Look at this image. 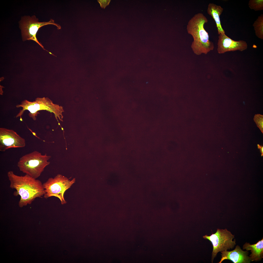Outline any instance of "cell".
<instances>
[{
  "label": "cell",
  "mask_w": 263,
  "mask_h": 263,
  "mask_svg": "<svg viewBox=\"0 0 263 263\" xmlns=\"http://www.w3.org/2000/svg\"><path fill=\"white\" fill-rule=\"evenodd\" d=\"M243 249L251 251V254L249 257L251 261L260 260L263 258V238L254 244H251L246 243L243 245Z\"/></svg>",
  "instance_id": "8fae6325"
},
{
  "label": "cell",
  "mask_w": 263,
  "mask_h": 263,
  "mask_svg": "<svg viewBox=\"0 0 263 263\" xmlns=\"http://www.w3.org/2000/svg\"><path fill=\"white\" fill-rule=\"evenodd\" d=\"M250 8L255 11H261L263 9V0H250L248 2Z\"/></svg>",
  "instance_id": "5bb4252c"
},
{
  "label": "cell",
  "mask_w": 263,
  "mask_h": 263,
  "mask_svg": "<svg viewBox=\"0 0 263 263\" xmlns=\"http://www.w3.org/2000/svg\"><path fill=\"white\" fill-rule=\"evenodd\" d=\"M16 107L22 108L16 116V118L20 117L21 121H22L21 116L26 110L29 111V116L34 121L36 119L39 111L46 110L54 113L57 121L59 119L60 121H63L62 113L64 112L63 107L54 104L47 97L37 98L33 102L25 100L21 102V104L17 105Z\"/></svg>",
  "instance_id": "3957f363"
},
{
  "label": "cell",
  "mask_w": 263,
  "mask_h": 263,
  "mask_svg": "<svg viewBox=\"0 0 263 263\" xmlns=\"http://www.w3.org/2000/svg\"><path fill=\"white\" fill-rule=\"evenodd\" d=\"M259 148H260L261 150V151L262 153V155H263V146L260 147Z\"/></svg>",
  "instance_id": "e0dca14e"
},
{
  "label": "cell",
  "mask_w": 263,
  "mask_h": 263,
  "mask_svg": "<svg viewBox=\"0 0 263 263\" xmlns=\"http://www.w3.org/2000/svg\"><path fill=\"white\" fill-rule=\"evenodd\" d=\"M51 156L46 154L42 155L34 151L25 155L19 159L17 166L20 170L31 177L37 179L40 175L45 168L50 162L48 160Z\"/></svg>",
  "instance_id": "277c9868"
},
{
  "label": "cell",
  "mask_w": 263,
  "mask_h": 263,
  "mask_svg": "<svg viewBox=\"0 0 263 263\" xmlns=\"http://www.w3.org/2000/svg\"><path fill=\"white\" fill-rule=\"evenodd\" d=\"M38 20V19L34 15L31 17L27 16L22 17L20 21V27L21 30L23 40H32L35 41L44 50L49 53V52L44 48L43 46L38 41L36 37L37 33L39 28L45 25H53L56 26L58 29H61V26L55 23L54 20L52 19L47 22H40Z\"/></svg>",
  "instance_id": "52a82bcc"
},
{
  "label": "cell",
  "mask_w": 263,
  "mask_h": 263,
  "mask_svg": "<svg viewBox=\"0 0 263 263\" xmlns=\"http://www.w3.org/2000/svg\"><path fill=\"white\" fill-rule=\"evenodd\" d=\"M254 121L262 132H263V116L258 114H255L254 118Z\"/></svg>",
  "instance_id": "9a60e30c"
},
{
  "label": "cell",
  "mask_w": 263,
  "mask_h": 263,
  "mask_svg": "<svg viewBox=\"0 0 263 263\" xmlns=\"http://www.w3.org/2000/svg\"><path fill=\"white\" fill-rule=\"evenodd\" d=\"M253 26L256 36L259 38L263 39V14H261L254 22Z\"/></svg>",
  "instance_id": "4fadbf2b"
},
{
  "label": "cell",
  "mask_w": 263,
  "mask_h": 263,
  "mask_svg": "<svg viewBox=\"0 0 263 263\" xmlns=\"http://www.w3.org/2000/svg\"><path fill=\"white\" fill-rule=\"evenodd\" d=\"M221 258L219 263H221L225 260H229L234 263H249L251 260L248 256L249 252L244 251L237 245L235 249L231 251L225 250L221 252Z\"/></svg>",
  "instance_id": "30bf717a"
},
{
  "label": "cell",
  "mask_w": 263,
  "mask_h": 263,
  "mask_svg": "<svg viewBox=\"0 0 263 263\" xmlns=\"http://www.w3.org/2000/svg\"><path fill=\"white\" fill-rule=\"evenodd\" d=\"M7 175L10 188L16 190L14 195L20 197L18 203L20 207L31 204L36 198L41 197L45 194L43 184L37 179L27 174L18 176L11 171Z\"/></svg>",
  "instance_id": "6da1fadb"
},
{
  "label": "cell",
  "mask_w": 263,
  "mask_h": 263,
  "mask_svg": "<svg viewBox=\"0 0 263 263\" xmlns=\"http://www.w3.org/2000/svg\"><path fill=\"white\" fill-rule=\"evenodd\" d=\"M218 38L217 50L219 54L231 51H242L247 48L248 45L246 41L243 40H234L225 34L219 35Z\"/></svg>",
  "instance_id": "9c48e42d"
},
{
  "label": "cell",
  "mask_w": 263,
  "mask_h": 263,
  "mask_svg": "<svg viewBox=\"0 0 263 263\" xmlns=\"http://www.w3.org/2000/svg\"><path fill=\"white\" fill-rule=\"evenodd\" d=\"M75 178L70 180L69 178L61 174H58L54 178H50L43 184L45 191L44 196L46 198L54 196L60 199L62 205L66 204L64 197L65 192L74 183Z\"/></svg>",
  "instance_id": "5b68a950"
},
{
  "label": "cell",
  "mask_w": 263,
  "mask_h": 263,
  "mask_svg": "<svg viewBox=\"0 0 263 263\" xmlns=\"http://www.w3.org/2000/svg\"><path fill=\"white\" fill-rule=\"evenodd\" d=\"M25 139L12 130L0 128V151L4 152L12 148L25 147Z\"/></svg>",
  "instance_id": "ba28073f"
},
{
  "label": "cell",
  "mask_w": 263,
  "mask_h": 263,
  "mask_svg": "<svg viewBox=\"0 0 263 263\" xmlns=\"http://www.w3.org/2000/svg\"><path fill=\"white\" fill-rule=\"evenodd\" d=\"M223 9L220 6L213 3H210L207 9L208 14L211 16L216 23L219 35L225 34L220 21V16L223 11Z\"/></svg>",
  "instance_id": "7c38bea8"
},
{
  "label": "cell",
  "mask_w": 263,
  "mask_h": 263,
  "mask_svg": "<svg viewBox=\"0 0 263 263\" xmlns=\"http://www.w3.org/2000/svg\"><path fill=\"white\" fill-rule=\"evenodd\" d=\"M204 238L208 239L212 243L213 246L212 253V263L219 252H222L233 248L236 244L235 240L233 241L234 235L226 229H217L216 232L210 236L206 235Z\"/></svg>",
  "instance_id": "8992f818"
},
{
  "label": "cell",
  "mask_w": 263,
  "mask_h": 263,
  "mask_svg": "<svg viewBox=\"0 0 263 263\" xmlns=\"http://www.w3.org/2000/svg\"><path fill=\"white\" fill-rule=\"evenodd\" d=\"M111 1L110 0H97L100 5L101 7L102 8L104 9L106 6L108 5Z\"/></svg>",
  "instance_id": "2e32d148"
},
{
  "label": "cell",
  "mask_w": 263,
  "mask_h": 263,
  "mask_svg": "<svg viewBox=\"0 0 263 263\" xmlns=\"http://www.w3.org/2000/svg\"><path fill=\"white\" fill-rule=\"evenodd\" d=\"M207 18L202 13L195 14L189 21L187 26L188 33L193 38L191 47L196 55L207 54L214 48L213 42L210 41L204 25L207 22Z\"/></svg>",
  "instance_id": "7a4b0ae2"
}]
</instances>
